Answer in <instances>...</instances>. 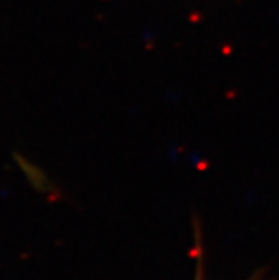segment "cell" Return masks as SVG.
Wrapping results in <instances>:
<instances>
[]
</instances>
